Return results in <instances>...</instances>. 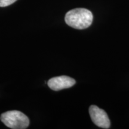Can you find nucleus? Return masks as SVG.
Listing matches in <instances>:
<instances>
[{
	"label": "nucleus",
	"mask_w": 129,
	"mask_h": 129,
	"mask_svg": "<svg viewBox=\"0 0 129 129\" xmlns=\"http://www.w3.org/2000/svg\"><path fill=\"white\" fill-rule=\"evenodd\" d=\"M93 14L90 10L78 8L69 11L66 14L64 20L66 23L77 29H84L88 28L93 22Z\"/></svg>",
	"instance_id": "obj_1"
},
{
	"label": "nucleus",
	"mask_w": 129,
	"mask_h": 129,
	"mask_svg": "<svg viewBox=\"0 0 129 129\" xmlns=\"http://www.w3.org/2000/svg\"><path fill=\"white\" fill-rule=\"evenodd\" d=\"M17 0H0V7H4L13 4Z\"/></svg>",
	"instance_id": "obj_5"
},
{
	"label": "nucleus",
	"mask_w": 129,
	"mask_h": 129,
	"mask_svg": "<svg viewBox=\"0 0 129 129\" xmlns=\"http://www.w3.org/2000/svg\"><path fill=\"white\" fill-rule=\"evenodd\" d=\"M76 81L74 78L68 76L62 75L51 78L48 80V86L54 91H59L64 88L71 87Z\"/></svg>",
	"instance_id": "obj_4"
},
{
	"label": "nucleus",
	"mask_w": 129,
	"mask_h": 129,
	"mask_svg": "<svg viewBox=\"0 0 129 129\" xmlns=\"http://www.w3.org/2000/svg\"><path fill=\"white\" fill-rule=\"evenodd\" d=\"M0 119L6 126L13 129H25L29 125L28 117L19 111H10L3 113Z\"/></svg>",
	"instance_id": "obj_2"
},
{
	"label": "nucleus",
	"mask_w": 129,
	"mask_h": 129,
	"mask_svg": "<svg viewBox=\"0 0 129 129\" xmlns=\"http://www.w3.org/2000/svg\"><path fill=\"white\" fill-rule=\"evenodd\" d=\"M89 114L91 120L97 126L106 129L110 127V120L104 109L96 105H91L89 108Z\"/></svg>",
	"instance_id": "obj_3"
}]
</instances>
